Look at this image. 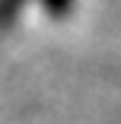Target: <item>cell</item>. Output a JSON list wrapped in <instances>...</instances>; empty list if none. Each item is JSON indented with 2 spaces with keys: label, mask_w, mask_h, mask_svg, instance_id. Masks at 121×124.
Here are the masks:
<instances>
[{
  "label": "cell",
  "mask_w": 121,
  "mask_h": 124,
  "mask_svg": "<svg viewBox=\"0 0 121 124\" xmlns=\"http://www.w3.org/2000/svg\"><path fill=\"white\" fill-rule=\"evenodd\" d=\"M29 0H0V29L13 26V22L22 16V7H26Z\"/></svg>",
  "instance_id": "6da1fadb"
},
{
  "label": "cell",
  "mask_w": 121,
  "mask_h": 124,
  "mask_svg": "<svg viewBox=\"0 0 121 124\" xmlns=\"http://www.w3.org/2000/svg\"><path fill=\"white\" fill-rule=\"evenodd\" d=\"M41 7H45L48 16L64 19V16H70V10H73V0H41Z\"/></svg>",
  "instance_id": "7a4b0ae2"
}]
</instances>
